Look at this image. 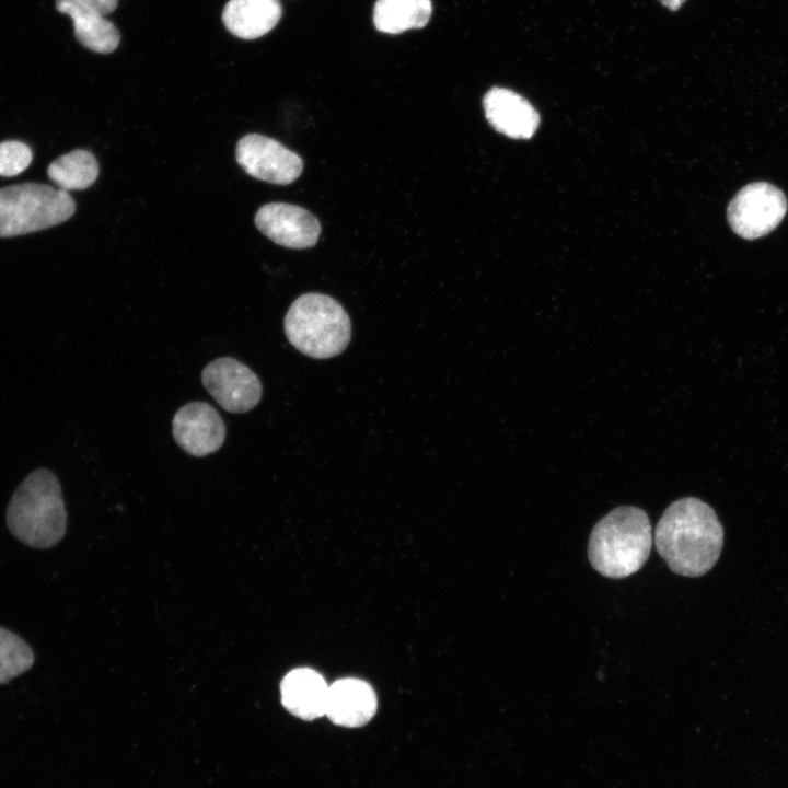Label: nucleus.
<instances>
[{
    "label": "nucleus",
    "instance_id": "0eeeda50",
    "mask_svg": "<svg viewBox=\"0 0 788 788\" xmlns=\"http://www.w3.org/2000/svg\"><path fill=\"white\" fill-rule=\"evenodd\" d=\"M201 382L213 399L227 412L242 414L260 401L263 387L258 376L244 363L221 357L209 362Z\"/></svg>",
    "mask_w": 788,
    "mask_h": 788
},
{
    "label": "nucleus",
    "instance_id": "6e6552de",
    "mask_svg": "<svg viewBox=\"0 0 788 788\" xmlns=\"http://www.w3.org/2000/svg\"><path fill=\"white\" fill-rule=\"evenodd\" d=\"M235 157L247 174L273 184H290L303 170V161L296 152L258 134L242 137L236 143Z\"/></svg>",
    "mask_w": 788,
    "mask_h": 788
},
{
    "label": "nucleus",
    "instance_id": "6ab92c4d",
    "mask_svg": "<svg viewBox=\"0 0 788 788\" xmlns=\"http://www.w3.org/2000/svg\"><path fill=\"white\" fill-rule=\"evenodd\" d=\"M32 151L25 143L15 140L0 143V176H15L32 162Z\"/></svg>",
    "mask_w": 788,
    "mask_h": 788
},
{
    "label": "nucleus",
    "instance_id": "4468645a",
    "mask_svg": "<svg viewBox=\"0 0 788 788\" xmlns=\"http://www.w3.org/2000/svg\"><path fill=\"white\" fill-rule=\"evenodd\" d=\"M281 13L278 0H229L222 12V22L236 37L255 39L271 31Z\"/></svg>",
    "mask_w": 788,
    "mask_h": 788
},
{
    "label": "nucleus",
    "instance_id": "f3484780",
    "mask_svg": "<svg viewBox=\"0 0 788 788\" xmlns=\"http://www.w3.org/2000/svg\"><path fill=\"white\" fill-rule=\"evenodd\" d=\"M47 174L60 189H85L96 181L99 164L90 151L78 149L51 162Z\"/></svg>",
    "mask_w": 788,
    "mask_h": 788
},
{
    "label": "nucleus",
    "instance_id": "a211bd4d",
    "mask_svg": "<svg viewBox=\"0 0 788 788\" xmlns=\"http://www.w3.org/2000/svg\"><path fill=\"white\" fill-rule=\"evenodd\" d=\"M34 663V652L20 636L0 626V684L26 672Z\"/></svg>",
    "mask_w": 788,
    "mask_h": 788
},
{
    "label": "nucleus",
    "instance_id": "f257e3e1",
    "mask_svg": "<svg viewBox=\"0 0 788 788\" xmlns=\"http://www.w3.org/2000/svg\"><path fill=\"white\" fill-rule=\"evenodd\" d=\"M723 528L715 510L698 498L672 502L660 518L654 544L669 568L685 577H700L717 563Z\"/></svg>",
    "mask_w": 788,
    "mask_h": 788
},
{
    "label": "nucleus",
    "instance_id": "39448f33",
    "mask_svg": "<svg viewBox=\"0 0 788 788\" xmlns=\"http://www.w3.org/2000/svg\"><path fill=\"white\" fill-rule=\"evenodd\" d=\"M76 205L68 192L38 183L0 188V237L47 229L68 220Z\"/></svg>",
    "mask_w": 788,
    "mask_h": 788
},
{
    "label": "nucleus",
    "instance_id": "f03ea898",
    "mask_svg": "<svg viewBox=\"0 0 788 788\" xmlns=\"http://www.w3.org/2000/svg\"><path fill=\"white\" fill-rule=\"evenodd\" d=\"M11 534L33 548H50L67 530V511L57 476L47 468L30 473L13 493L5 512Z\"/></svg>",
    "mask_w": 788,
    "mask_h": 788
},
{
    "label": "nucleus",
    "instance_id": "dca6fc26",
    "mask_svg": "<svg viewBox=\"0 0 788 788\" xmlns=\"http://www.w3.org/2000/svg\"><path fill=\"white\" fill-rule=\"evenodd\" d=\"M431 11L430 0H376L373 22L380 32L398 34L410 28L424 27L430 19Z\"/></svg>",
    "mask_w": 788,
    "mask_h": 788
},
{
    "label": "nucleus",
    "instance_id": "2eb2a0df",
    "mask_svg": "<svg viewBox=\"0 0 788 788\" xmlns=\"http://www.w3.org/2000/svg\"><path fill=\"white\" fill-rule=\"evenodd\" d=\"M56 9L70 16L76 38L84 47L100 54L117 48L120 34L104 14L76 0H56Z\"/></svg>",
    "mask_w": 788,
    "mask_h": 788
},
{
    "label": "nucleus",
    "instance_id": "f8f14e48",
    "mask_svg": "<svg viewBox=\"0 0 788 788\" xmlns=\"http://www.w3.org/2000/svg\"><path fill=\"white\" fill-rule=\"evenodd\" d=\"M376 706V695L369 683L346 677L329 685L325 715L337 726L356 728L371 720Z\"/></svg>",
    "mask_w": 788,
    "mask_h": 788
},
{
    "label": "nucleus",
    "instance_id": "1a4fd4ad",
    "mask_svg": "<svg viewBox=\"0 0 788 788\" xmlns=\"http://www.w3.org/2000/svg\"><path fill=\"white\" fill-rule=\"evenodd\" d=\"M175 442L193 456H206L218 451L225 439V425L220 414L206 402H192L174 415Z\"/></svg>",
    "mask_w": 788,
    "mask_h": 788
},
{
    "label": "nucleus",
    "instance_id": "7ed1b4c3",
    "mask_svg": "<svg viewBox=\"0 0 788 788\" xmlns=\"http://www.w3.org/2000/svg\"><path fill=\"white\" fill-rule=\"evenodd\" d=\"M652 546L651 524L640 508L622 506L610 511L592 529L588 557L592 567L612 579L637 572Z\"/></svg>",
    "mask_w": 788,
    "mask_h": 788
},
{
    "label": "nucleus",
    "instance_id": "412c9836",
    "mask_svg": "<svg viewBox=\"0 0 788 788\" xmlns=\"http://www.w3.org/2000/svg\"><path fill=\"white\" fill-rule=\"evenodd\" d=\"M660 2L668 9L675 11L685 2V0H660Z\"/></svg>",
    "mask_w": 788,
    "mask_h": 788
},
{
    "label": "nucleus",
    "instance_id": "423d86ee",
    "mask_svg": "<svg viewBox=\"0 0 788 788\" xmlns=\"http://www.w3.org/2000/svg\"><path fill=\"white\" fill-rule=\"evenodd\" d=\"M785 194L766 182L750 183L741 188L727 209L732 231L745 240H755L772 232L787 212Z\"/></svg>",
    "mask_w": 788,
    "mask_h": 788
},
{
    "label": "nucleus",
    "instance_id": "aec40b11",
    "mask_svg": "<svg viewBox=\"0 0 788 788\" xmlns=\"http://www.w3.org/2000/svg\"><path fill=\"white\" fill-rule=\"evenodd\" d=\"M76 1L96 10L104 15L112 13L117 8V3H118V0H76Z\"/></svg>",
    "mask_w": 788,
    "mask_h": 788
},
{
    "label": "nucleus",
    "instance_id": "9d476101",
    "mask_svg": "<svg viewBox=\"0 0 788 788\" xmlns=\"http://www.w3.org/2000/svg\"><path fill=\"white\" fill-rule=\"evenodd\" d=\"M255 224L268 239L289 248L312 247L321 234V224L310 211L286 202L260 207L255 215Z\"/></svg>",
    "mask_w": 788,
    "mask_h": 788
},
{
    "label": "nucleus",
    "instance_id": "20e7f679",
    "mask_svg": "<svg viewBox=\"0 0 788 788\" xmlns=\"http://www.w3.org/2000/svg\"><path fill=\"white\" fill-rule=\"evenodd\" d=\"M350 320L341 304L322 293L300 296L285 317L289 343L316 359L339 355L350 340Z\"/></svg>",
    "mask_w": 788,
    "mask_h": 788
},
{
    "label": "nucleus",
    "instance_id": "ddd939ff",
    "mask_svg": "<svg viewBox=\"0 0 788 788\" xmlns=\"http://www.w3.org/2000/svg\"><path fill=\"white\" fill-rule=\"evenodd\" d=\"M329 685L315 670L298 668L280 684L281 703L293 716L314 720L325 715Z\"/></svg>",
    "mask_w": 788,
    "mask_h": 788
},
{
    "label": "nucleus",
    "instance_id": "9b49d317",
    "mask_svg": "<svg viewBox=\"0 0 788 788\" xmlns=\"http://www.w3.org/2000/svg\"><path fill=\"white\" fill-rule=\"evenodd\" d=\"M483 106L489 125L507 137L528 139L538 127L536 109L528 100L509 89H490L483 99Z\"/></svg>",
    "mask_w": 788,
    "mask_h": 788
}]
</instances>
